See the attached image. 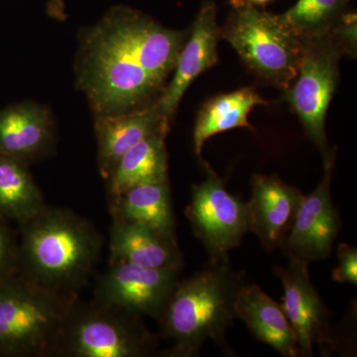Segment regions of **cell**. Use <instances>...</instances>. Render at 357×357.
Returning <instances> with one entry per match:
<instances>
[{
  "instance_id": "1",
  "label": "cell",
  "mask_w": 357,
  "mask_h": 357,
  "mask_svg": "<svg viewBox=\"0 0 357 357\" xmlns=\"http://www.w3.org/2000/svg\"><path fill=\"white\" fill-rule=\"evenodd\" d=\"M184 40V32L123 6L84 33L77 84L96 116L141 109L160 96Z\"/></svg>"
},
{
  "instance_id": "2",
  "label": "cell",
  "mask_w": 357,
  "mask_h": 357,
  "mask_svg": "<svg viewBox=\"0 0 357 357\" xmlns=\"http://www.w3.org/2000/svg\"><path fill=\"white\" fill-rule=\"evenodd\" d=\"M20 229V273L43 287L79 295L102 252L95 227L74 211L46 206Z\"/></svg>"
},
{
  "instance_id": "3",
  "label": "cell",
  "mask_w": 357,
  "mask_h": 357,
  "mask_svg": "<svg viewBox=\"0 0 357 357\" xmlns=\"http://www.w3.org/2000/svg\"><path fill=\"white\" fill-rule=\"evenodd\" d=\"M244 284L243 275L232 269L229 258L210 259L203 269L178 280L159 321L163 337L173 342L167 356H198L210 340L234 356L227 335L237 319L236 298Z\"/></svg>"
},
{
  "instance_id": "4",
  "label": "cell",
  "mask_w": 357,
  "mask_h": 357,
  "mask_svg": "<svg viewBox=\"0 0 357 357\" xmlns=\"http://www.w3.org/2000/svg\"><path fill=\"white\" fill-rule=\"evenodd\" d=\"M79 295L51 290L20 272L0 278V356H58Z\"/></svg>"
},
{
  "instance_id": "5",
  "label": "cell",
  "mask_w": 357,
  "mask_h": 357,
  "mask_svg": "<svg viewBox=\"0 0 357 357\" xmlns=\"http://www.w3.org/2000/svg\"><path fill=\"white\" fill-rule=\"evenodd\" d=\"M229 2L231 11L220 37L258 77L286 91L297 76L302 39L281 15L259 10L246 0Z\"/></svg>"
},
{
  "instance_id": "6",
  "label": "cell",
  "mask_w": 357,
  "mask_h": 357,
  "mask_svg": "<svg viewBox=\"0 0 357 357\" xmlns=\"http://www.w3.org/2000/svg\"><path fill=\"white\" fill-rule=\"evenodd\" d=\"M157 344L139 317L79 301L63 330L58 356L142 357L153 354Z\"/></svg>"
},
{
  "instance_id": "7",
  "label": "cell",
  "mask_w": 357,
  "mask_h": 357,
  "mask_svg": "<svg viewBox=\"0 0 357 357\" xmlns=\"http://www.w3.org/2000/svg\"><path fill=\"white\" fill-rule=\"evenodd\" d=\"M302 42L299 69L285 98L325 158L331 151L326 135V112L337 89L338 62L344 53L328 34Z\"/></svg>"
},
{
  "instance_id": "8",
  "label": "cell",
  "mask_w": 357,
  "mask_h": 357,
  "mask_svg": "<svg viewBox=\"0 0 357 357\" xmlns=\"http://www.w3.org/2000/svg\"><path fill=\"white\" fill-rule=\"evenodd\" d=\"M203 163L206 178L192 185L185 215L211 259H225L249 232L248 203L230 194L223 180Z\"/></svg>"
},
{
  "instance_id": "9",
  "label": "cell",
  "mask_w": 357,
  "mask_h": 357,
  "mask_svg": "<svg viewBox=\"0 0 357 357\" xmlns=\"http://www.w3.org/2000/svg\"><path fill=\"white\" fill-rule=\"evenodd\" d=\"M182 267L151 268L109 262L96 282L93 302L136 317L160 321L177 285Z\"/></svg>"
},
{
  "instance_id": "10",
  "label": "cell",
  "mask_w": 357,
  "mask_h": 357,
  "mask_svg": "<svg viewBox=\"0 0 357 357\" xmlns=\"http://www.w3.org/2000/svg\"><path fill=\"white\" fill-rule=\"evenodd\" d=\"M288 259L286 266L275 267V273L283 284L281 306L297 337L301 356H312L316 347L331 354L340 347V338L331 324L330 312L310 278V263Z\"/></svg>"
},
{
  "instance_id": "11",
  "label": "cell",
  "mask_w": 357,
  "mask_h": 357,
  "mask_svg": "<svg viewBox=\"0 0 357 357\" xmlns=\"http://www.w3.org/2000/svg\"><path fill=\"white\" fill-rule=\"evenodd\" d=\"M335 150L324 158V175L316 189L304 196L292 229L282 244L287 257L311 263L328 258L342 229L340 215L333 204L332 185Z\"/></svg>"
},
{
  "instance_id": "12",
  "label": "cell",
  "mask_w": 357,
  "mask_h": 357,
  "mask_svg": "<svg viewBox=\"0 0 357 357\" xmlns=\"http://www.w3.org/2000/svg\"><path fill=\"white\" fill-rule=\"evenodd\" d=\"M220 27L217 23V6L213 0L204 2L187 43L178 53L174 76L154 103L160 114L169 121L175 114L190 84L218 61V41Z\"/></svg>"
},
{
  "instance_id": "13",
  "label": "cell",
  "mask_w": 357,
  "mask_h": 357,
  "mask_svg": "<svg viewBox=\"0 0 357 357\" xmlns=\"http://www.w3.org/2000/svg\"><path fill=\"white\" fill-rule=\"evenodd\" d=\"M251 189L248 203L249 231L258 237L266 250L281 248L305 195L274 175H253Z\"/></svg>"
},
{
  "instance_id": "14",
  "label": "cell",
  "mask_w": 357,
  "mask_h": 357,
  "mask_svg": "<svg viewBox=\"0 0 357 357\" xmlns=\"http://www.w3.org/2000/svg\"><path fill=\"white\" fill-rule=\"evenodd\" d=\"M155 103L123 114L96 116L98 164L107 180L119 159L128 150L160 128L169 126Z\"/></svg>"
},
{
  "instance_id": "15",
  "label": "cell",
  "mask_w": 357,
  "mask_h": 357,
  "mask_svg": "<svg viewBox=\"0 0 357 357\" xmlns=\"http://www.w3.org/2000/svg\"><path fill=\"white\" fill-rule=\"evenodd\" d=\"M54 123L49 110L22 102L0 110V153L28 164L50 151Z\"/></svg>"
},
{
  "instance_id": "16",
  "label": "cell",
  "mask_w": 357,
  "mask_h": 357,
  "mask_svg": "<svg viewBox=\"0 0 357 357\" xmlns=\"http://www.w3.org/2000/svg\"><path fill=\"white\" fill-rule=\"evenodd\" d=\"M236 312L256 340L283 356H301L297 337L283 307L259 286L244 284L237 295Z\"/></svg>"
},
{
  "instance_id": "17",
  "label": "cell",
  "mask_w": 357,
  "mask_h": 357,
  "mask_svg": "<svg viewBox=\"0 0 357 357\" xmlns=\"http://www.w3.org/2000/svg\"><path fill=\"white\" fill-rule=\"evenodd\" d=\"M109 199L112 220L140 223L178 244L169 180L134 185Z\"/></svg>"
},
{
  "instance_id": "18",
  "label": "cell",
  "mask_w": 357,
  "mask_h": 357,
  "mask_svg": "<svg viewBox=\"0 0 357 357\" xmlns=\"http://www.w3.org/2000/svg\"><path fill=\"white\" fill-rule=\"evenodd\" d=\"M109 251V262L151 268L183 267L178 244L137 222L112 220Z\"/></svg>"
},
{
  "instance_id": "19",
  "label": "cell",
  "mask_w": 357,
  "mask_h": 357,
  "mask_svg": "<svg viewBox=\"0 0 357 357\" xmlns=\"http://www.w3.org/2000/svg\"><path fill=\"white\" fill-rule=\"evenodd\" d=\"M169 126L160 128L119 159L107 181L109 198L134 185L168 181L165 139Z\"/></svg>"
},
{
  "instance_id": "20",
  "label": "cell",
  "mask_w": 357,
  "mask_h": 357,
  "mask_svg": "<svg viewBox=\"0 0 357 357\" xmlns=\"http://www.w3.org/2000/svg\"><path fill=\"white\" fill-rule=\"evenodd\" d=\"M252 88L223 93L204 103L197 116L194 129L195 153L201 158L204 143L213 135L238 128H250L248 115L257 105H267Z\"/></svg>"
},
{
  "instance_id": "21",
  "label": "cell",
  "mask_w": 357,
  "mask_h": 357,
  "mask_svg": "<svg viewBox=\"0 0 357 357\" xmlns=\"http://www.w3.org/2000/svg\"><path fill=\"white\" fill-rule=\"evenodd\" d=\"M46 206L27 164L0 153V218L23 222Z\"/></svg>"
},
{
  "instance_id": "22",
  "label": "cell",
  "mask_w": 357,
  "mask_h": 357,
  "mask_svg": "<svg viewBox=\"0 0 357 357\" xmlns=\"http://www.w3.org/2000/svg\"><path fill=\"white\" fill-rule=\"evenodd\" d=\"M351 0H298L282 20L301 39L328 34Z\"/></svg>"
},
{
  "instance_id": "23",
  "label": "cell",
  "mask_w": 357,
  "mask_h": 357,
  "mask_svg": "<svg viewBox=\"0 0 357 357\" xmlns=\"http://www.w3.org/2000/svg\"><path fill=\"white\" fill-rule=\"evenodd\" d=\"M0 218V278L20 272V241Z\"/></svg>"
},
{
  "instance_id": "24",
  "label": "cell",
  "mask_w": 357,
  "mask_h": 357,
  "mask_svg": "<svg viewBox=\"0 0 357 357\" xmlns=\"http://www.w3.org/2000/svg\"><path fill=\"white\" fill-rule=\"evenodd\" d=\"M342 53L356 55V14L344 13L328 32Z\"/></svg>"
},
{
  "instance_id": "25",
  "label": "cell",
  "mask_w": 357,
  "mask_h": 357,
  "mask_svg": "<svg viewBox=\"0 0 357 357\" xmlns=\"http://www.w3.org/2000/svg\"><path fill=\"white\" fill-rule=\"evenodd\" d=\"M338 266L333 270V278L338 283L357 284V250L356 246L342 243L337 249Z\"/></svg>"
},
{
  "instance_id": "26",
  "label": "cell",
  "mask_w": 357,
  "mask_h": 357,
  "mask_svg": "<svg viewBox=\"0 0 357 357\" xmlns=\"http://www.w3.org/2000/svg\"><path fill=\"white\" fill-rule=\"evenodd\" d=\"M246 1L250 2L253 6H266L268 3L273 1V0H246Z\"/></svg>"
}]
</instances>
